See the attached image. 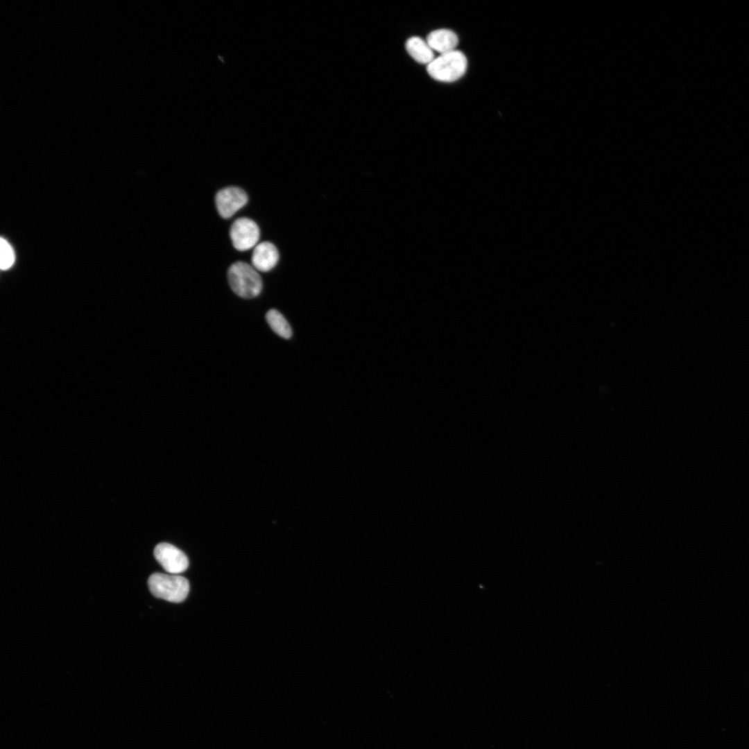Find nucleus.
Listing matches in <instances>:
<instances>
[{
	"label": "nucleus",
	"instance_id": "f257e3e1",
	"mask_svg": "<svg viewBox=\"0 0 749 749\" xmlns=\"http://www.w3.org/2000/svg\"><path fill=\"white\" fill-rule=\"evenodd\" d=\"M227 279L234 293L243 298H255L262 289L259 274L253 266L244 261H236L229 267Z\"/></svg>",
	"mask_w": 749,
	"mask_h": 749
},
{
	"label": "nucleus",
	"instance_id": "f03ea898",
	"mask_svg": "<svg viewBox=\"0 0 749 749\" xmlns=\"http://www.w3.org/2000/svg\"><path fill=\"white\" fill-rule=\"evenodd\" d=\"M148 585L155 597L173 603L183 601L189 591L188 580L175 574L155 573L149 577Z\"/></svg>",
	"mask_w": 749,
	"mask_h": 749
},
{
	"label": "nucleus",
	"instance_id": "7ed1b4c3",
	"mask_svg": "<svg viewBox=\"0 0 749 749\" xmlns=\"http://www.w3.org/2000/svg\"><path fill=\"white\" fill-rule=\"evenodd\" d=\"M467 61L460 51L454 50L440 54L427 65L429 75L433 79L451 83L460 78L465 73Z\"/></svg>",
	"mask_w": 749,
	"mask_h": 749
},
{
	"label": "nucleus",
	"instance_id": "20e7f679",
	"mask_svg": "<svg viewBox=\"0 0 749 749\" xmlns=\"http://www.w3.org/2000/svg\"><path fill=\"white\" fill-rule=\"evenodd\" d=\"M230 236L232 245L239 251L250 250L254 247L260 237L257 224L248 217L236 219L231 225Z\"/></svg>",
	"mask_w": 749,
	"mask_h": 749
},
{
	"label": "nucleus",
	"instance_id": "39448f33",
	"mask_svg": "<svg viewBox=\"0 0 749 749\" xmlns=\"http://www.w3.org/2000/svg\"><path fill=\"white\" fill-rule=\"evenodd\" d=\"M248 201L246 192L238 187H227L216 194L215 203L219 215L223 218L232 217Z\"/></svg>",
	"mask_w": 749,
	"mask_h": 749
},
{
	"label": "nucleus",
	"instance_id": "423d86ee",
	"mask_svg": "<svg viewBox=\"0 0 749 749\" xmlns=\"http://www.w3.org/2000/svg\"><path fill=\"white\" fill-rule=\"evenodd\" d=\"M154 556L163 569L171 574H180L189 566L185 553L169 543L158 544L155 548Z\"/></svg>",
	"mask_w": 749,
	"mask_h": 749
},
{
	"label": "nucleus",
	"instance_id": "0eeeda50",
	"mask_svg": "<svg viewBox=\"0 0 749 749\" xmlns=\"http://www.w3.org/2000/svg\"><path fill=\"white\" fill-rule=\"evenodd\" d=\"M279 257L278 250L273 243L263 241L255 247L251 261L256 270L268 272L277 265Z\"/></svg>",
	"mask_w": 749,
	"mask_h": 749
},
{
	"label": "nucleus",
	"instance_id": "6e6552de",
	"mask_svg": "<svg viewBox=\"0 0 749 749\" xmlns=\"http://www.w3.org/2000/svg\"><path fill=\"white\" fill-rule=\"evenodd\" d=\"M426 41L433 51L442 54L454 51L458 43V38L454 31L440 28L431 32Z\"/></svg>",
	"mask_w": 749,
	"mask_h": 749
},
{
	"label": "nucleus",
	"instance_id": "1a4fd4ad",
	"mask_svg": "<svg viewBox=\"0 0 749 749\" xmlns=\"http://www.w3.org/2000/svg\"><path fill=\"white\" fill-rule=\"evenodd\" d=\"M405 47L408 53L419 63L428 65L435 59L433 50L426 40L420 37L413 36L408 38L406 42Z\"/></svg>",
	"mask_w": 749,
	"mask_h": 749
},
{
	"label": "nucleus",
	"instance_id": "9d476101",
	"mask_svg": "<svg viewBox=\"0 0 749 749\" xmlns=\"http://www.w3.org/2000/svg\"><path fill=\"white\" fill-rule=\"evenodd\" d=\"M266 319L275 333L284 338H289L292 336V329L287 320L277 310L270 309Z\"/></svg>",
	"mask_w": 749,
	"mask_h": 749
},
{
	"label": "nucleus",
	"instance_id": "9b49d317",
	"mask_svg": "<svg viewBox=\"0 0 749 749\" xmlns=\"http://www.w3.org/2000/svg\"><path fill=\"white\" fill-rule=\"evenodd\" d=\"M15 261V253L14 250L8 243V241L3 239H1L0 242V267L2 270H7L10 268Z\"/></svg>",
	"mask_w": 749,
	"mask_h": 749
}]
</instances>
